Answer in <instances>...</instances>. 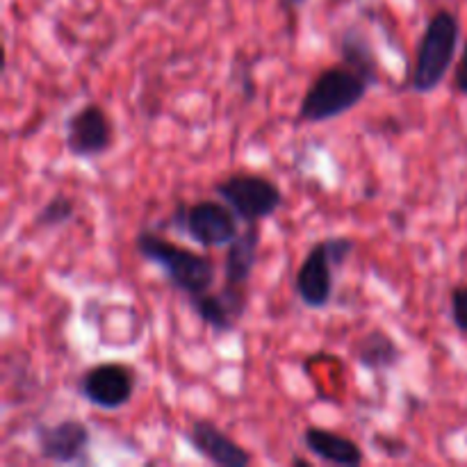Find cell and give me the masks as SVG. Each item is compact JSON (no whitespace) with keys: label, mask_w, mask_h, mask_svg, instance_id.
<instances>
[{"label":"cell","mask_w":467,"mask_h":467,"mask_svg":"<svg viewBox=\"0 0 467 467\" xmlns=\"http://www.w3.org/2000/svg\"><path fill=\"white\" fill-rule=\"evenodd\" d=\"M292 465H306V467H310V461H308V459H301V456H295V459H292Z\"/></svg>","instance_id":"obj_20"},{"label":"cell","mask_w":467,"mask_h":467,"mask_svg":"<svg viewBox=\"0 0 467 467\" xmlns=\"http://www.w3.org/2000/svg\"><path fill=\"white\" fill-rule=\"evenodd\" d=\"M454 91L461 96H467V39L461 48V57L456 62V71H454Z\"/></svg>","instance_id":"obj_18"},{"label":"cell","mask_w":467,"mask_h":467,"mask_svg":"<svg viewBox=\"0 0 467 467\" xmlns=\"http://www.w3.org/2000/svg\"><path fill=\"white\" fill-rule=\"evenodd\" d=\"M76 201L68 194H55L36 210L35 228L50 231V228H62L76 219Z\"/></svg>","instance_id":"obj_16"},{"label":"cell","mask_w":467,"mask_h":467,"mask_svg":"<svg viewBox=\"0 0 467 467\" xmlns=\"http://www.w3.org/2000/svg\"><path fill=\"white\" fill-rule=\"evenodd\" d=\"M137 390V369L126 363H99L78 379V395L99 410H121Z\"/></svg>","instance_id":"obj_7"},{"label":"cell","mask_w":467,"mask_h":467,"mask_svg":"<svg viewBox=\"0 0 467 467\" xmlns=\"http://www.w3.org/2000/svg\"><path fill=\"white\" fill-rule=\"evenodd\" d=\"M337 53H340L342 64L363 76L369 82V87L381 85V64H379L377 50H374V44L365 35V30L356 26L345 27L340 41H337Z\"/></svg>","instance_id":"obj_15"},{"label":"cell","mask_w":467,"mask_h":467,"mask_svg":"<svg viewBox=\"0 0 467 467\" xmlns=\"http://www.w3.org/2000/svg\"><path fill=\"white\" fill-rule=\"evenodd\" d=\"M240 217L222 199H201L178 203L169 214L167 226L194 242L201 249H222L240 235Z\"/></svg>","instance_id":"obj_5"},{"label":"cell","mask_w":467,"mask_h":467,"mask_svg":"<svg viewBox=\"0 0 467 467\" xmlns=\"http://www.w3.org/2000/svg\"><path fill=\"white\" fill-rule=\"evenodd\" d=\"M278 5H281V9L283 12H296V9H301V7H306V5H308V0H278Z\"/></svg>","instance_id":"obj_19"},{"label":"cell","mask_w":467,"mask_h":467,"mask_svg":"<svg viewBox=\"0 0 467 467\" xmlns=\"http://www.w3.org/2000/svg\"><path fill=\"white\" fill-rule=\"evenodd\" d=\"M260 244H263V228L260 223H246L240 235L226 246L223 255V281L246 285L258 265Z\"/></svg>","instance_id":"obj_13"},{"label":"cell","mask_w":467,"mask_h":467,"mask_svg":"<svg viewBox=\"0 0 467 467\" xmlns=\"http://www.w3.org/2000/svg\"><path fill=\"white\" fill-rule=\"evenodd\" d=\"M356 242L347 235L324 237L306 251L295 274V295L310 310L331 306L336 292V274L354 255Z\"/></svg>","instance_id":"obj_4"},{"label":"cell","mask_w":467,"mask_h":467,"mask_svg":"<svg viewBox=\"0 0 467 467\" xmlns=\"http://www.w3.org/2000/svg\"><path fill=\"white\" fill-rule=\"evenodd\" d=\"M404 349L386 328H372L354 345V358L365 372H390L404 360Z\"/></svg>","instance_id":"obj_14"},{"label":"cell","mask_w":467,"mask_h":467,"mask_svg":"<svg viewBox=\"0 0 467 467\" xmlns=\"http://www.w3.org/2000/svg\"><path fill=\"white\" fill-rule=\"evenodd\" d=\"M36 451L44 461L55 465H87L89 463L91 431L82 420L64 418L59 422L36 424Z\"/></svg>","instance_id":"obj_9"},{"label":"cell","mask_w":467,"mask_h":467,"mask_svg":"<svg viewBox=\"0 0 467 467\" xmlns=\"http://www.w3.org/2000/svg\"><path fill=\"white\" fill-rule=\"evenodd\" d=\"M187 306L214 336H228L244 319L246 308H249V295H246V285L223 281L222 290H208L203 295L187 296Z\"/></svg>","instance_id":"obj_10"},{"label":"cell","mask_w":467,"mask_h":467,"mask_svg":"<svg viewBox=\"0 0 467 467\" xmlns=\"http://www.w3.org/2000/svg\"><path fill=\"white\" fill-rule=\"evenodd\" d=\"M213 192L240 217L242 223H260L272 219L285 201L281 185L258 171L231 173L223 181L214 182Z\"/></svg>","instance_id":"obj_6"},{"label":"cell","mask_w":467,"mask_h":467,"mask_svg":"<svg viewBox=\"0 0 467 467\" xmlns=\"http://www.w3.org/2000/svg\"><path fill=\"white\" fill-rule=\"evenodd\" d=\"M114 144V123L99 103H85L64 123V146L68 155L89 162L108 153Z\"/></svg>","instance_id":"obj_8"},{"label":"cell","mask_w":467,"mask_h":467,"mask_svg":"<svg viewBox=\"0 0 467 467\" xmlns=\"http://www.w3.org/2000/svg\"><path fill=\"white\" fill-rule=\"evenodd\" d=\"M135 249L141 260L155 265L164 274L169 285L185 296L203 295L213 290L217 281V267L208 255L185 249L150 228H141L137 233Z\"/></svg>","instance_id":"obj_1"},{"label":"cell","mask_w":467,"mask_h":467,"mask_svg":"<svg viewBox=\"0 0 467 467\" xmlns=\"http://www.w3.org/2000/svg\"><path fill=\"white\" fill-rule=\"evenodd\" d=\"M461 44V18L451 9L431 14L415 48L410 89L415 94H433L445 82Z\"/></svg>","instance_id":"obj_2"},{"label":"cell","mask_w":467,"mask_h":467,"mask_svg":"<svg viewBox=\"0 0 467 467\" xmlns=\"http://www.w3.org/2000/svg\"><path fill=\"white\" fill-rule=\"evenodd\" d=\"M450 317L459 333L467 336V283L451 287L450 292Z\"/></svg>","instance_id":"obj_17"},{"label":"cell","mask_w":467,"mask_h":467,"mask_svg":"<svg viewBox=\"0 0 467 467\" xmlns=\"http://www.w3.org/2000/svg\"><path fill=\"white\" fill-rule=\"evenodd\" d=\"M369 82L349 68L347 64H333L322 68L306 89L299 105V121L317 126V123L336 121L342 114L351 112L363 103L369 94Z\"/></svg>","instance_id":"obj_3"},{"label":"cell","mask_w":467,"mask_h":467,"mask_svg":"<svg viewBox=\"0 0 467 467\" xmlns=\"http://www.w3.org/2000/svg\"><path fill=\"white\" fill-rule=\"evenodd\" d=\"M182 438L201 459L217 467H246L254 463V456L213 420H192L190 427L182 431Z\"/></svg>","instance_id":"obj_11"},{"label":"cell","mask_w":467,"mask_h":467,"mask_svg":"<svg viewBox=\"0 0 467 467\" xmlns=\"http://www.w3.org/2000/svg\"><path fill=\"white\" fill-rule=\"evenodd\" d=\"M301 442L308 454L328 465L340 467H358L365 463V451L354 438L342 436V433L331 431V429L308 424L301 433Z\"/></svg>","instance_id":"obj_12"}]
</instances>
